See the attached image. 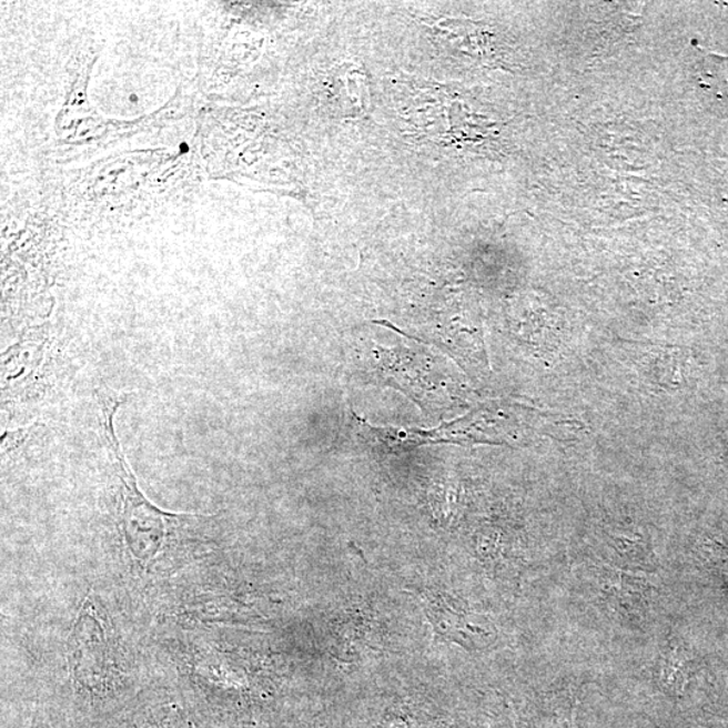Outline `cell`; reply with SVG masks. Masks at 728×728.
<instances>
[{
    "mask_svg": "<svg viewBox=\"0 0 728 728\" xmlns=\"http://www.w3.org/2000/svg\"><path fill=\"white\" fill-rule=\"evenodd\" d=\"M69 667L74 686L85 692L102 690L109 680V639L91 599L84 601L69 637Z\"/></svg>",
    "mask_w": 728,
    "mask_h": 728,
    "instance_id": "2",
    "label": "cell"
},
{
    "mask_svg": "<svg viewBox=\"0 0 728 728\" xmlns=\"http://www.w3.org/2000/svg\"><path fill=\"white\" fill-rule=\"evenodd\" d=\"M689 668L690 661L687 653L681 646L670 644L658 663V677L665 688L679 692L684 681L687 680Z\"/></svg>",
    "mask_w": 728,
    "mask_h": 728,
    "instance_id": "5",
    "label": "cell"
},
{
    "mask_svg": "<svg viewBox=\"0 0 728 728\" xmlns=\"http://www.w3.org/2000/svg\"><path fill=\"white\" fill-rule=\"evenodd\" d=\"M637 580L630 577L608 574L601 577V592L607 595V599L615 601L618 611L626 613L627 617H634V613L645 607L648 601V586H641Z\"/></svg>",
    "mask_w": 728,
    "mask_h": 728,
    "instance_id": "3",
    "label": "cell"
},
{
    "mask_svg": "<svg viewBox=\"0 0 728 728\" xmlns=\"http://www.w3.org/2000/svg\"><path fill=\"white\" fill-rule=\"evenodd\" d=\"M699 84L714 104L728 111V58L708 53L700 64Z\"/></svg>",
    "mask_w": 728,
    "mask_h": 728,
    "instance_id": "4",
    "label": "cell"
},
{
    "mask_svg": "<svg viewBox=\"0 0 728 728\" xmlns=\"http://www.w3.org/2000/svg\"><path fill=\"white\" fill-rule=\"evenodd\" d=\"M31 728H49V727H47L46 725L41 724V721H37V720H34V724H33V726H31Z\"/></svg>",
    "mask_w": 728,
    "mask_h": 728,
    "instance_id": "6",
    "label": "cell"
},
{
    "mask_svg": "<svg viewBox=\"0 0 728 728\" xmlns=\"http://www.w3.org/2000/svg\"><path fill=\"white\" fill-rule=\"evenodd\" d=\"M98 400L100 425L119 481V529L131 557L142 569H148L165 546L171 527L188 516L162 510L138 486L115 432L114 419L124 401L122 395L98 393Z\"/></svg>",
    "mask_w": 728,
    "mask_h": 728,
    "instance_id": "1",
    "label": "cell"
}]
</instances>
